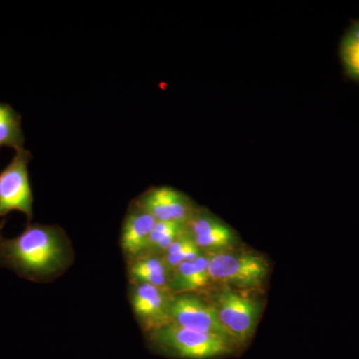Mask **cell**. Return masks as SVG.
Listing matches in <instances>:
<instances>
[{"instance_id":"3957f363","label":"cell","mask_w":359,"mask_h":359,"mask_svg":"<svg viewBox=\"0 0 359 359\" xmlns=\"http://www.w3.org/2000/svg\"><path fill=\"white\" fill-rule=\"evenodd\" d=\"M208 301L211 302L224 332L238 349L250 344L263 313V302L252 294L217 285L210 290Z\"/></svg>"},{"instance_id":"4fadbf2b","label":"cell","mask_w":359,"mask_h":359,"mask_svg":"<svg viewBox=\"0 0 359 359\" xmlns=\"http://www.w3.org/2000/svg\"><path fill=\"white\" fill-rule=\"evenodd\" d=\"M25 144L21 116L11 106L0 102V147L20 150Z\"/></svg>"},{"instance_id":"277c9868","label":"cell","mask_w":359,"mask_h":359,"mask_svg":"<svg viewBox=\"0 0 359 359\" xmlns=\"http://www.w3.org/2000/svg\"><path fill=\"white\" fill-rule=\"evenodd\" d=\"M210 275L214 285H224L245 292L262 289L269 273V264L263 255L236 249L208 255Z\"/></svg>"},{"instance_id":"30bf717a","label":"cell","mask_w":359,"mask_h":359,"mask_svg":"<svg viewBox=\"0 0 359 359\" xmlns=\"http://www.w3.org/2000/svg\"><path fill=\"white\" fill-rule=\"evenodd\" d=\"M157 221L136 202L130 205L123 222L120 244L127 261L143 256L147 250L151 233Z\"/></svg>"},{"instance_id":"7c38bea8","label":"cell","mask_w":359,"mask_h":359,"mask_svg":"<svg viewBox=\"0 0 359 359\" xmlns=\"http://www.w3.org/2000/svg\"><path fill=\"white\" fill-rule=\"evenodd\" d=\"M339 56L346 76L359 83V20L347 26L340 39Z\"/></svg>"},{"instance_id":"7a4b0ae2","label":"cell","mask_w":359,"mask_h":359,"mask_svg":"<svg viewBox=\"0 0 359 359\" xmlns=\"http://www.w3.org/2000/svg\"><path fill=\"white\" fill-rule=\"evenodd\" d=\"M147 337L154 351L178 359H217L240 351L230 339L188 330L172 323L147 334Z\"/></svg>"},{"instance_id":"52a82bcc","label":"cell","mask_w":359,"mask_h":359,"mask_svg":"<svg viewBox=\"0 0 359 359\" xmlns=\"http://www.w3.org/2000/svg\"><path fill=\"white\" fill-rule=\"evenodd\" d=\"M186 230L204 254L240 249V240L236 231L205 208L198 207L186 224Z\"/></svg>"},{"instance_id":"5b68a950","label":"cell","mask_w":359,"mask_h":359,"mask_svg":"<svg viewBox=\"0 0 359 359\" xmlns=\"http://www.w3.org/2000/svg\"><path fill=\"white\" fill-rule=\"evenodd\" d=\"M32 154L25 148L15 151L8 166L0 173V219L9 212L25 214L28 223L33 218V194L28 165Z\"/></svg>"},{"instance_id":"9c48e42d","label":"cell","mask_w":359,"mask_h":359,"mask_svg":"<svg viewBox=\"0 0 359 359\" xmlns=\"http://www.w3.org/2000/svg\"><path fill=\"white\" fill-rule=\"evenodd\" d=\"M170 316L171 323L179 327L219 335L233 341L219 323L218 316L211 302L200 295L175 294L170 309Z\"/></svg>"},{"instance_id":"5bb4252c","label":"cell","mask_w":359,"mask_h":359,"mask_svg":"<svg viewBox=\"0 0 359 359\" xmlns=\"http://www.w3.org/2000/svg\"><path fill=\"white\" fill-rule=\"evenodd\" d=\"M186 233L185 224L171 222H157L150 236L145 254L162 256L173 243Z\"/></svg>"},{"instance_id":"8fae6325","label":"cell","mask_w":359,"mask_h":359,"mask_svg":"<svg viewBox=\"0 0 359 359\" xmlns=\"http://www.w3.org/2000/svg\"><path fill=\"white\" fill-rule=\"evenodd\" d=\"M172 273L162 256L146 254L128 262L130 283H144L170 290Z\"/></svg>"},{"instance_id":"ba28073f","label":"cell","mask_w":359,"mask_h":359,"mask_svg":"<svg viewBox=\"0 0 359 359\" xmlns=\"http://www.w3.org/2000/svg\"><path fill=\"white\" fill-rule=\"evenodd\" d=\"M157 222L188 224L199 205L186 194L169 186L153 187L135 200Z\"/></svg>"},{"instance_id":"8992f818","label":"cell","mask_w":359,"mask_h":359,"mask_svg":"<svg viewBox=\"0 0 359 359\" xmlns=\"http://www.w3.org/2000/svg\"><path fill=\"white\" fill-rule=\"evenodd\" d=\"M173 292L154 285L131 283L130 302L139 325L146 334L171 323Z\"/></svg>"},{"instance_id":"9a60e30c","label":"cell","mask_w":359,"mask_h":359,"mask_svg":"<svg viewBox=\"0 0 359 359\" xmlns=\"http://www.w3.org/2000/svg\"><path fill=\"white\" fill-rule=\"evenodd\" d=\"M202 254V250L195 244L186 230V233L173 243V245L162 255V257L168 268L173 273L180 264L186 262H194Z\"/></svg>"},{"instance_id":"6da1fadb","label":"cell","mask_w":359,"mask_h":359,"mask_svg":"<svg viewBox=\"0 0 359 359\" xmlns=\"http://www.w3.org/2000/svg\"><path fill=\"white\" fill-rule=\"evenodd\" d=\"M72 248L57 226L28 224L13 238H0V266L32 282H46L67 269Z\"/></svg>"}]
</instances>
